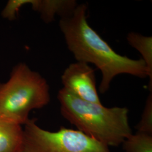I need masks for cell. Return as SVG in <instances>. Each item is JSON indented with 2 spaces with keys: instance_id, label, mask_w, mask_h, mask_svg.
Returning a JSON list of instances; mask_svg holds the SVG:
<instances>
[{
  "instance_id": "obj_1",
  "label": "cell",
  "mask_w": 152,
  "mask_h": 152,
  "mask_svg": "<svg viewBox=\"0 0 152 152\" xmlns=\"http://www.w3.org/2000/svg\"><path fill=\"white\" fill-rule=\"evenodd\" d=\"M87 11L85 4H78L71 13L61 18L59 27L68 49L77 61L93 64L101 71L100 92H107L113 79L121 74L141 78L149 77V90L152 92V78L144 60L132 59L117 53L90 26Z\"/></svg>"
},
{
  "instance_id": "obj_2",
  "label": "cell",
  "mask_w": 152,
  "mask_h": 152,
  "mask_svg": "<svg viewBox=\"0 0 152 152\" xmlns=\"http://www.w3.org/2000/svg\"><path fill=\"white\" fill-rule=\"evenodd\" d=\"M63 117L78 130L106 145L117 147L132 134L126 107L107 108L85 101L63 88L58 92Z\"/></svg>"
},
{
  "instance_id": "obj_3",
  "label": "cell",
  "mask_w": 152,
  "mask_h": 152,
  "mask_svg": "<svg viewBox=\"0 0 152 152\" xmlns=\"http://www.w3.org/2000/svg\"><path fill=\"white\" fill-rule=\"evenodd\" d=\"M50 101L46 79L24 63L14 66L7 81L0 82V117L24 125L31 110Z\"/></svg>"
},
{
  "instance_id": "obj_4",
  "label": "cell",
  "mask_w": 152,
  "mask_h": 152,
  "mask_svg": "<svg viewBox=\"0 0 152 152\" xmlns=\"http://www.w3.org/2000/svg\"><path fill=\"white\" fill-rule=\"evenodd\" d=\"M29 119L24 125L22 152H110L109 147L79 130H45Z\"/></svg>"
},
{
  "instance_id": "obj_5",
  "label": "cell",
  "mask_w": 152,
  "mask_h": 152,
  "mask_svg": "<svg viewBox=\"0 0 152 152\" xmlns=\"http://www.w3.org/2000/svg\"><path fill=\"white\" fill-rule=\"evenodd\" d=\"M63 88L82 100L102 104L96 86L94 69L88 64L77 61L69 65L61 76Z\"/></svg>"
},
{
  "instance_id": "obj_6",
  "label": "cell",
  "mask_w": 152,
  "mask_h": 152,
  "mask_svg": "<svg viewBox=\"0 0 152 152\" xmlns=\"http://www.w3.org/2000/svg\"><path fill=\"white\" fill-rule=\"evenodd\" d=\"M23 141L22 125L0 117V152H22Z\"/></svg>"
},
{
  "instance_id": "obj_7",
  "label": "cell",
  "mask_w": 152,
  "mask_h": 152,
  "mask_svg": "<svg viewBox=\"0 0 152 152\" xmlns=\"http://www.w3.org/2000/svg\"><path fill=\"white\" fill-rule=\"evenodd\" d=\"M28 4L38 12L44 22H52L56 15L66 16L73 11L78 4L73 0H29Z\"/></svg>"
},
{
  "instance_id": "obj_8",
  "label": "cell",
  "mask_w": 152,
  "mask_h": 152,
  "mask_svg": "<svg viewBox=\"0 0 152 152\" xmlns=\"http://www.w3.org/2000/svg\"><path fill=\"white\" fill-rule=\"evenodd\" d=\"M128 43L138 51L147 65L152 78V37L136 32L129 33L127 36Z\"/></svg>"
},
{
  "instance_id": "obj_9",
  "label": "cell",
  "mask_w": 152,
  "mask_h": 152,
  "mask_svg": "<svg viewBox=\"0 0 152 152\" xmlns=\"http://www.w3.org/2000/svg\"><path fill=\"white\" fill-rule=\"evenodd\" d=\"M122 144L125 152H152V135L137 131Z\"/></svg>"
},
{
  "instance_id": "obj_10",
  "label": "cell",
  "mask_w": 152,
  "mask_h": 152,
  "mask_svg": "<svg viewBox=\"0 0 152 152\" xmlns=\"http://www.w3.org/2000/svg\"><path fill=\"white\" fill-rule=\"evenodd\" d=\"M150 92L147 98L141 120L136 127L137 131L152 135V93Z\"/></svg>"
},
{
  "instance_id": "obj_11",
  "label": "cell",
  "mask_w": 152,
  "mask_h": 152,
  "mask_svg": "<svg viewBox=\"0 0 152 152\" xmlns=\"http://www.w3.org/2000/svg\"><path fill=\"white\" fill-rule=\"evenodd\" d=\"M28 0H10L2 12V16L9 20H14L16 14L23 5H27Z\"/></svg>"
}]
</instances>
